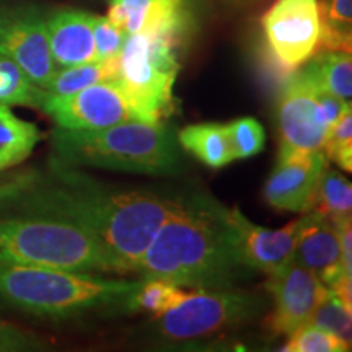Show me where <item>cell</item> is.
<instances>
[{"label":"cell","mask_w":352,"mask_h":352,"mask_svg":"<svg viewBox=\"0 0 352 352\" xmlns=\"http://www.w3.org/2000/svg\"><path fill=\"white\" fill-rule=\"evenodd\" d=\"M178 202L179 197L113 189L76 171L51 178L23 171L0 214H36L77 223L108 246L122 272H135Z\"/></svg>","instance_id":"cell-1"},{"label":"cell","mask_w":352,"mask_h":352,"mask_svg":"<svg viewBox=\"0 0 352 352\" xmlns=\"http://www.w3.org/2000/svg\"><path fill=\"white\" fill-rule=\"evenodd\" d=\"M245 267L236 258L226 208L192 196L179 199L140 259L142 279H164L178 287L227 289Z\"/></svg>","instance_id":"cell-2"},{"label":"cell","mask_w":352,"mask_h":352,"mask_svg":"<svg viewBox=\"0 0 352 352\" xmlns=\"http://www.w3.org/2000/svg\"><path fill=\"white\" fill-rule=\"evenodd\" d=\"M189 30L186 0H153L142 28L127 34L116 80L139 121L162 122L173 114V88Z\"/></svg>","instance_id":"cell-3"},{"label":"cell","mask_w":352,"mask_h":352,"mask_svg":"<svg viewBox=\"0 0 352 352\" xmlns=\"http://www.w3.org/2000/svg\"><path fill=\"white\" fill-rule=\"evenodd\" d=\"M142 280L0 261V300L39 318H69L126 303Z\"/></svg>","instance_id":"cell-4"},{"label":"cell","mask_w":352,"mask_h":352,"mask_svg":"<svg viewBox=\"0 0 352 352\" xmlns=\"http://www.w3.org/2000/svg\"><path fill=\"white\" fill-rule=\"evenodd\" d=\"M54 148L64 165L142 175H170L178 170L176 138L162 122L124 121L100 129H63Z\"/></svg>","instance_id":"cell-5"},{"label":"cell","mask_w":352,"mask_h":352,"mask_svg":"<svg viewBox=\"0 0 352 352\" xmlns=\"http://www.w3.org/2000/svg\"><path fill=\"white\" fill-rule=\"evenodd\" d=\"M0 261L76 272H122L94 232L36 214H0Z\"/></svg>","instance_id":"cell-6"},{"label":"cell","mask_w":352,"mask_h":352,"mask_svg":"<svg viewBox=\"0 0 352 352\" xmlns=\"http://www.w3.org/2000/svg\"><path fill=\"white\" fill-rule=\"evenodd\" d=\"M264 310L259 296L230 289H199L162 314L160 331L171 340H191L254 320Z\"/></svg>","instance_id":"cell-7"},{"label":"cell","mask_w":352,"mask_h":352,"mask_svg":"<svg viewBox=\"0 0 352 352\" xmlns=\"http://www.w3.org/2000/svg\"><path fill=\"white\" fill-rule=\"evenodd\" d=\"M261 25L267 65L283 85L318 52V0H276Z\"/></svg>","instance_id":"cell-8"},{"label":"cell","mask_w":352,"mask_h":352,"mask_svg":"<svg viewBox=\"0 0 352 352\" xmlns=\"http://www.w3.org/2000/svg\"><path fill=\"white\" fill-rule=\"evenodd\" d=\"M277 120L279 157L323 151L329 126L320 104L318 87L303 65L280 85Z\"/></svg>","instance_id":"cell-9"},{"label":"cell","mask_w":352,"mask_h":352,"mask_svg":"<svg viewBox=\"0 0 352 352\" xmlns=\"http://www.w3.org/2000/svg\"><path fill=\"white\" fill-rule=\"evenodd\" d=\"M0 54L15 63L38 87L56 74L46 16L36 7L0 8Z\"/></svg>","instance_id":"cell-10"},{"label":"cell","mask_w":352,"mask_h":352,"mask_svg":"<svg viewBox=\"0 0 352 352\" xmlns=\"http://www.w3.org/2000/svg\"><path fill=\"white\" fill-rule=\"evenodd\" d=\"M41 109L63 129H100L138 120L116 78L101 80L60 98L44 96Z\"/></svg>","instance_id":"cell-11"},{"label":"cell","mask_w":352,"mask_h":352,"mask_svg":"<svg viewBox=\"0 0 352 352\" xmlns=\"http://www.w3.org/2000/svg\"><path fill=\"white\" fill-rule=\"evenodd\" d=\"M226 219L241 266L245 270L272 274L294 259V250L305 222V212L279 230L256 226L236 208H226Z\"/></svg>","instance_id":"cell-12"},{"label":"cell","mask_w":352,"mask_h":352,"mask_svg":"<svg viewBox=\"0 0 352 352\" xmlns=\"http://www.w3.org/2000/svg\"><path fill=\"white\" fill-rule=\"evenodd\" d=\"M264 287L274 300V308L267 321L270 329L274 334L285 336L310 321L315 308L329 290L315 272L296 261L267 274Z\"/></svg>","instance_id":"cell-13"},{"label":"cell","mask_w":352,"mask_h":352,"mask_svg":"<svg viewBox=\"0 0 352 352\" xmlns=\"http://www.w3.org/2000/svg\"><path fill=\"white\" fill-rule=\"evenodd\" d=\"M327 166L328 158L323 151L279 157L264 186V199L277 210L308 212Z\"/></svg>","instance_id":"cell-14"},{"label":"cell","mask_w":352,"mask_h":352,"mask_svg":"<svg viewBox=\"0 0 352 352\" xmlns=\"http://www.w3.org/2000/svg\"><path fill=\"white\" fill-rule=\"evenodd\" d=\"M292 261L315 272L327 287H331L340 277L346 276L341 267L338 228L327 215L316 210L305 212V222L297 239Z\"/></svg>","instance_id":"cell-15"},{"label":"cell","mask_w":352,"mask_h":352,"mask_svg":"<svg viewBox=\"0 0 352 352\" xmlns=\"http://www.w3.org/2000/svg\"><path fill=\"white\" fill-rule=\"evenodd\" d=\"M91 15L76 8H63L46 16L51 54L57 67L96 60Z\"/></svg>","instance_id":"cell-16"},{"label":"cell","mask_w":352,"mask_h":352,"mask_svg":"<svg viewBox=\"0 0 352 352\" xmlns=\"http://www.w3.org/2000/svg\"><path fill=\"white\" fill-rule=\"evenodd\" d=\"M178 144L192 153L197 160L210 168H223L233 158L227 126L220 122H201L183 127L178 134Z\"/></svg>","instance_id":"cell-17"},{"label":"cell","mask_w":352,"mask_h":352,"mask_svg":"<svg viewBox=\"0 0 352 352\" xmlns=\"http://www.w3.org/2000/svg\"><path fill=\"white\" fill-rule=\"evenodd\" d=\"M43 132L21 120L7 104H0V173L19 166L41 142Z\"/></svg>","instance_id":"cell-18"},{"label":"cell","mask_w":352,"mask_h":352,"mask_svg":"<svg viewBox=\"0 0 352 352\" xmlns=\"http://www.w3.org/2000/svg\"><path fill=\"white\" fill-rule=\"evenodd\" d=\"M303 67L327 94L351 103L352 96V59L346 51H320Z\"/></svg>","instance_id":"cell-19"},{"label":"cell","mask_w":352,"mask_h":352,"mask_svg":"<svg viewBox=\"0 0 352 352\" xmlns=\"http://www.w3.org/2000/svg\"><path fill=\"white\" fill-rule=\"evenodd\" d=\"M320 51L351 52L352 0H318Z\"/></svg>","instance_id":"cell-20"},{"label":"cell","mask_w":352,"mask_h":352,"mask_svg":"<svg viewBox=\"0 0 352 352\" xmlns=\"http://www.w3.org/2000/svg\"><path fill=\"white\" fill-rule=\"evenodd\" d=\"M118 65H120V60H111V63L94 60V63L60 67V70H56L51 82L44 88V94L47 98H60V96L77 94L94 83L116 78Z\"/></svg>","instance_id":"cell-21"},{"label":"cell","mask_w":352,"mask_h":352,"mask_svg":"<svg viewBox=\"0 0 352 352\" xmlns=\"http://www.w3.org/2000/svg\"><path fill=\"white\" fill-rule=\"evenodd\" d=\"M310 210L327 215L333 223L352 219V186L349 179L327 166L316 186Z\"/></svg>","instance_id":"cell-22"},{"label":"cell","mask_w":352,"mask_h":352,"mask_svg":"<svg viewBox=\"0 0 352 352\" xmlns=\"http://www.w3.org/2000/svg\"><path fill=\"white\" fill-rule=\"evenodd\" d=\"M44 96V88L38 87L12 59L0 54V104L41 109Z\"/></svg>","instance_id":"cell-23"},{"label":"cell","mask_w":352,"mask_h":352,"mask_svg":"<svg viewBox=\"0 0 352 352\" xmlns=\"http://www.w3.org/2000/svg\"><path fill=\"white\" fill-rule=\"evenodd\" d=\"M186 296L183 287L164 279H142L140 287L129 297L126 307L138 311H148L158 318Z\"/></svg>","instance_id":"cell-24"},{"label":"cell","mask_w":352,"mask_h":352,"mask_svg":"<svg viewBox=\"0 0 352 352\" xmlns=\"http://www.w3.org/2000/svg\"><path fill=\"white\" fill-rule=\"evenodd\" d=\"M352 308L346 307L340 298L333 294V290H328L327 297L320 302V305L315 308L314 315L308 323L315 327L327 329V331L336 334L340 340L351 346L352 340V320H351Z\"/></svg>","instance_id":"cell-25"},{"label":"cell","mask_w":352,"mask_h":352,"mask_svg":"<svg viewBox=\"0 0 352 352\" xmlns=\"http://www.w3.org/2000/svg\"><path fill=\"white\" fill-rule=\"evenodd\" d=\"M226 126L235 160L252 158L264 151L266 132H264L261 122L258 120H254V118H240V120L228 122Z\"/></svg>","instance_id":"cell-26"},{"label":"cell","mask_w":352,"mask_h":352,"mask_svg":"<svg viewBox=\"0 0 352 352\" xmlns=\"http://www.w3.org/2000/svg\"><path fill=\"white\" fill-rule=\"evenodd\" d=\"M289 336V341L283 347V351L287 352H344L351 349V346L336 334L310 323L297 328Z\"/></svg>","instance_id":"cell-27"},{"label":"cell","mask_w":352,"mask_h":352,"mask_svg":"<svg viewBox=\"0 0 352 352\" xmlns=\"http://www.w3.org/2000/svg\"><path fill=\"white\" fill-rule=\"evenodd\" d=\"M323 152L328 160H333L342 170L352 171V111L351 104L342 111L338 121L328 129Z\"/></svg>","instance_id":"cell-28"},{"label":"cell","mask_w":352,"mask_h":352,"mask_svg":"<svg viewBox=\"0 0 352 352\" xmlns=\"http://www.w3.org/2000/svg\"><path fill=\"white\" fill-rule=\"evenodd\" d=\"M91 32H94L96 60H101V63L120 60V54L127 38L124 30L114 25L108 16L91 15Z\"/></svg>","instance_id":"cell-29"},{"label":"cell","mask_w":352,"mask_h":352,"mask_svg":"<svg viewBox=\"0 0 352 352\" xmlns=\"http://www.w3.org/2000/svg\"><path fill=\"white\" fill-rule=\"evenodd\" d=\"M153 0H109L108 19L127 34L138 33L144 26Z\"/></svg>","instance_id":"cell-30"},{"label":"cell","mask_w":352,"mask_h":352,"mask_svg":"<svg viewBox=\"0 0 352 352\" xmlns=\"http://www.w3.org/2000/svg\"><path fill=\"white\" fill-rule=\"evenodd\" d=\"M44 349V342L16 324L0 320V352H28Z\"/></svg>","instance_id":"cell-31"},{"label":"cell","mask_w":352,"mask_h":352,"mask_svg":"<svg viewBox=\"0 0 352 352\" xmlns=\"http://www.w3.org/2000/svg\"><path fill=\"white\" fill-rule=\"evenodd\" d=\"M351 220H342L340 223H334L340 235L341 246V267L346 276L352 277V226Z\"/></svg>","instance_id":"cell-32"},{"label":"cell","mask_w":352,"mask_h":352,"mask_svg":"<svg viewBox=\"0 0 352 352\" xmlns=\"http://www.w3.org/2000/svg\"><path fill=\"white\" fill-rule=\"evenodd\" d=\"M15 178H16V173L0 176V209H2V206L6 204L8 195L12 192L13 184H15Z\"/></svg>","instance_id":"cell-33"},{"label":"cell","mask_w":352,"mask_h":352,"mask_svg":"<svg viewBox=\"0 0 352 352\" xmlns=\"http://www.w3.org/2000/svg\"><path fill=\"white\" fill-rule=\"evenodd\" d=\"M223 2H226V3H230V6L245 7V6H252V3L263 2V0H223Z\"/></svg>","instance_id":"cell-34"}]
</instances>
